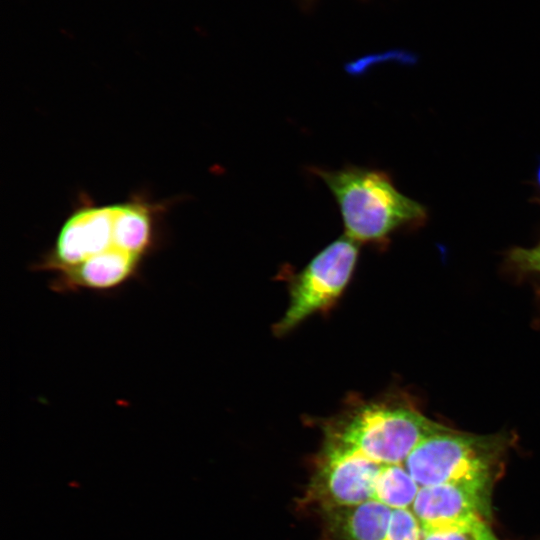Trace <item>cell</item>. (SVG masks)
<instances>
[{"label":"cell","instance_id":"cell-1","mask_svg":"<svg viewBox=\"0 0 540 540\" xmlns=\"http://www.w3.org/2000/svg\"><path fill=\"white\" fill-rule=\"evenodd\" d=\"M175 202L138 191L122 202L97 204L81 193L31 269L50 273V288L59 293L113 292L139 277L144 262L160 249L165 216Z\"/></svg>","mask_w":540,"mask_h":540},{"label":"cell","instance_id":"cell-2","mask_svg":"<svg viewBox=\"0 0 540 540\" xmlns=\"http://www.w3.org/2000/svg\"><path fill=\"white\" fill-rule=\"evenodd\" d=\"M326 184L342 218L345 235L357 244L385 245L398 229L425 220L424 207L402 194L385 171L348 164L310 167Z\"/></svg>","mask_w":540,"mask_h":540},{"label":"cell","instance_id":"cell-3","mask_svg":"<svg viewBox=\"0 0 540 540\" xmlns=\"http://www.w3.org/2000/svg\"><path fill=\"white\" fill-rule=\"evenodd\" d=\"M440 427L409 404L373 401L355 405L323 428L324 439L378 460L400 462Z\"/></svg>","mask_w":540,"mask_h":540},{"label":"cell","instance_id":"cell-4","mask_svg":"<svg viewBox=\"0 0 540 540\" xmlns=\"http://www.w3.org/2000/svg\"><path fill=\"white\" fill-rule=\"evenodd\" d=\"M509 443L504 434L476 435L442 425L412 450L404 464L420 486L449 482L491 486Z\"/></svg>","mask_w":540,"mask_h":540},{"label":"cell","instance_id":"cell-5","mask_svg":"<svg viewBox=\"0 0 540 540\" xmlns=\"http://www.w3.org/2000/svg\"><path fill=\"white\" fill-rule=\"evenodd\" d=\"M358 257V244L346 235L319 251L293 276L288 307L273 332L283 336L309 316L331 308L350 282Z\"/></svg>","mask_w":540,"mask_h":540},{"label":"cell","instance_id":"cell-6","mask_svg":"<svg viewBox=\"0 0 540 540\" xmlns=\"http://www.w3.org/2000/svg\"><path fill=\"white\" fill-rule=\"evenodd\" d=\"M490 487L467 482L421 486L411 513L422 530L444 524L488 520Z\"/></svg>","mask_w":540,"mask_h":540},{"label":"cell","instance_id":"cell-7","mask_svg":"<svg viewBox=\"0 0 540 540\" xmlns=\"http://www.w3.org/2000/svg\"><path fill=\"white\" fill-rule=\"evenodd\" d=\"M488 520L444 524L422 530L421 540H498Z\"/></svg>","mask_w":540,"mask_h":540},{"label":"cell","instance_id":"cell-8","mask_svg":"<svg viewBox=\"0 0 540 540\" xmlns=\"http://www.w3.org/2000/svg\"><path fill=\"white\" fill-rule=\"evenodd\" d=\"M510 260L521 270L540 273V244L533 248H517Z\"/></svg>","mask_w":540,"mask_h":540},{"label":"cell","instance_id":"cell-9","mask_svg":"<svg viewBox=\"0 0 540 540\" xmlns=\"http://www.w3.org/2000/svg\"><path fill=\"white\" fill-rule=\"evenodd\" d=\"M314 0H301V2L305 5V6H309L313 3Z\"/></svg>","mask_w":540,"mask_h":540}]
</instances>
